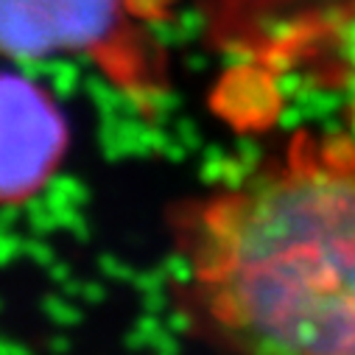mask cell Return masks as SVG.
<instances>
[{
	"label": "cell",
	"mask_w": 355,
	"mask_h": 355,
	"mask_svg": "<svg viewBox=\"0 0 355 355\" xmlns=\"http://www.w3.org/2000/svg\"><path fill=\"white\" fill-rule=\"evenodd\" d=\"M199 322L235 355H355V140L300 137L180 221Z\"/></svg>",
	"instance_id": "cell-1"
},
{
	"label": "cell",
	"mask_w": 355,
	"mask_h": 355,
	"mask_svg": "<svg viewBox=\"0 0 355 355\" xmlns=\"http://www.w3.org/2000/svg\"><path fill=\"white\" fill-rule=\"evenodd\" d=\"M64 121L34 81L0 73V202H17L42 188L64 151Z\"/></svg>",
	"instance_id": "cell-2"
},
{
	"label": "cell",
	"mask_w": 355,
	"mask_h": 355,
	"mask_svg": "<svg viewBox=\"0 0 355 355\" xmlns=\"http://www.w3.org/2000/svg\"><path fill=\"white\" fill-rule=\"evenodd\" d=\"M118 20L115 0H0V51L45 56L104 45Z\"/></svg>",
	"instance_id": "cell-3"
},
{
	"label": "cell",
	"mask_w": 355,
	"mask_h": 355,
	"mask_svg": "<svg viewBox=\"0 0 355 355\" xmlns=\"http://www.w3.org/2000/svg\"><path fill=\"white\" fill-rule=\"evenodd\" d=\"M347 84H349V121H352V132H349V137L355 140V42H352V53H349Z\"/></svg>",
	"instance_id": "cell-4"
}]
</instances>
